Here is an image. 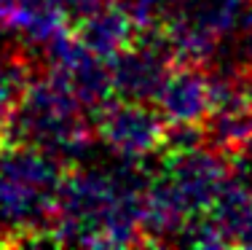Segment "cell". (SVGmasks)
<instances>
[{"instance_id": "6da1fadb", "label": "cell", "mask_w": 252, "mask_h": 250, "mask_svg": "<svg viewBox=\"0 0 252 250\" xmlns=\"http://www.w3.org/2000/svg\"><path fill=\"white\" fill-rule=\"evenodd\" d=\"M140 162L81 167L64 175L49 242L86 248L145 245L142 218L151 175Z\"/></svg>"}, {"instance_id": "ba28073f", "label": "cell", "mask_w": 252, "mask_h": 250, "mask_svg": "<svg viewBox=\"0 0 252 250\" xmlns=\"http://www.w3.org/2000/svg\"><path fill=\"white\" fill-rule=\"evenodd\" d=\"M116 3L131 16V22H134L137 27L148 30L153 25L156 16L164 14V8H166L169 0H116Z\"/></svg>"}, {"instance_id": "7a4b0ae2", "label": "cell", "mask_w": 252, "mask_h": 250, "mask_svg": "<svg viewBox=\"0 0 252 250\" xmlns=\"http://www.w3.org/2000/svg\"><path fill=\"white\" fill-rule=\"evenodd\" d=\"M64 162L32 145L0 151V242H43L57 218Z\"/></svg>"}, {"instance_id": "30bf717a", "label": "cell", "mask_w": 252, "mask_h": 250, "mask_svg": "<svg viewBox=\"0 0 252 250\" xmlns=\"http://www.w3.org/2000/svg\"><path fill=\"white\" fill-rule=\"evenodd\" d=\"M247 3H252V0H247Z\"/></svg>"}, {"instance_id": "3957f363", "label": "cell", "mask_w": 252, "mask_h": 250, "mask_svg": "<svg viewBox=\"0 0 252 250\" xmlns=\"http://www.w3.org/2000/svg\"><path fill=\"white\" fill-rule=\"evenodd\" d=\"M5 145H32L64 164H78L92 148L86 108L49 73L27 81L5 124Z\"/></svg>"}, {"instance_id": "52a82bcc", "label": "cell", "mask_w": 252, "mask_h": 250, "mask_svg": "<svg viewBox=\"0 0 252 250\" xmlns=\"http://www.w3.org/2000/svg\"><path fill=\"white\" fill-rule=\"evenodd\" d=\"M75 35L86 49H92L94 54L110 62L118 51H124L126 46L134 40V22L126 14L116 0L99 5L97 11H92L89 16H83L81 22H75Z\"/></svg>"}, {"instance_id": "277c9868", "label": "cell", "mask_w": 252, "mask_h": 250, "mask_svg": "<svg viewBox=\"0 0 252 250\" xmlns=\"http://www.w3.org/2000/svg\"><path fill=\"white\" fill-rule=\"evenodd\" d=\"M177 62L175 46L161 27L145 35H134V40L110 59L113 92L121 100L156 103Z\"/></svg>"}, {"instance_id": "8992f818", "label": "cell", "mask_w": 252, "mask_h": 250, "mask_svg": "<svg viewBox=\"0 0 252 250\" xmlns=\"http://www.w3.org/2000/svg\"><path fill=\"white\" fill-rule=\"evenodd\" d=\"M153 105L161 110L166 124H204L212 110L207 68L177 62Z\"/></svg>"}, {"instance_id": "5b68a950", "label": "cell", "mask_w": 252, "mask_h": 250, "mask_svg": "<svg viewBox=\"0 0 252 250\" xmlns=\"http://www.w3.org/2000/svg\"><path fill=\"white\" fill-rule=\"evenodd\" d=\"M94 132L118 159H145L164 145L166 121L153 103L110 100L94 113Z\"/></svg>"}, {"instance_id": "9c48e42d", "label": "cell", "mask_w": 252, "mask_h": 250, "mask_svg": "<svg viewBox=\"0 0 252 250\" xmlns=\"http://www.w3.org/2000/svg\"><path fill=\"white\" fill-rule=\"evenodd\" d=\"M8 19H11V0H0V33L8 30Z\"/></svg>"}]
</instances>
